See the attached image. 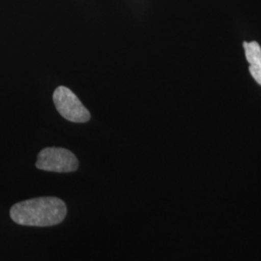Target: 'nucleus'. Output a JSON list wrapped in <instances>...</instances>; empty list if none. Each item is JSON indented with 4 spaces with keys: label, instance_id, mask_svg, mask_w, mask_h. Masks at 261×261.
I'll list each match as a JSON object with an SVG mask.
<instances>
[{
    "label": "nucleus",
    "instance_id": "nucleus-1",
    "mask_svg": "<svg viewBox=\"0 0 261 261\" xmlns=\"http://www.w3.org/2000/svg\"><path fill=\"white\" fill-rule=\"evenodd\" d=\"M67 215L63 200L53 197H37L16 203L10 210L11 219L20 225L46 227L62 223Z\"/></svg>",
    "mask_w": 261,
    "mask_h": 261
},
{
    "label": "nucleus",
    "instance_id": "nucleus-2",
    "mask_svg": "<svg viewBox=\"0 0 261 261\" xmlns=\"http://www.w3.org/2000/svg\"><path fill=\"white\" fill-rule=\"evenodd\" d=\"M36 167L53 172H73L79 168V161L74 153L68 149L47 147L39 153Z\"/></svg>",
    "mask_w": 261,
    "mask_h": 261
},
{
    "label": "nucleus",
    "instance_id": "nucleus-3",
    "mask_svg": "<svg viewBox=\"0 0 261 261\" xmlns=\"http://www.w3.org/2000/svg\"><path fill=\"white\" fill-rule=\"evenodd\" d=\"M56 110L66 120L75 123H84L90 119V113L79 98L69 88L60 86L54 93Z\"/></svg>",
    "mask_w": 261,
    "mask_h": 261
},
{
    "label": "nucleus",
    "instance_id": "nucleus-4",
    "mask_svg": "<svg viewBox=\"0 0 261 261\" xmlns=\"http://www.w3.org/2000/svg\"><path fill=\"white\" fill-rule=\"evenodd\" d=\"M245 55L250 63V73L255 82L261 85V47L256 42L244 43Z\"/></svg>",
    "mask_w": 261,
    "mask_h": 261
}]
</instances>
